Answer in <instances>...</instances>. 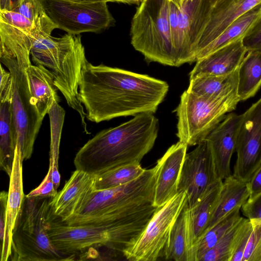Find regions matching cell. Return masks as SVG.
I'll list each match as a JSON object with an SVG mask.
<instances>
[{"label":"cell","instance_id":"obj_1","mask_svg":"<svg viewBox=\"0 0 261 261\" xmlns=\"http://www.w3.org/2000/svg\"><path fill=\"white\" fill-rule=\"evenodd\" d=\"M169 88L166 82L146 74L88 62L82 71L79 99L86 110V118L99 123L154 113Z\"/></svg>","mask_w":261,"mask_h":261},{"label":"cell","instance_id":"obj_2","mask_svg":"<svg viewBox=\"0 0 261 261\" xmlns=\"http://www.w3.org/2000/svg\"><path fill=\"white\" fill-rule=\"evenodd\" d=\"M155 166L120 186L86 195L71 216L63 223L69 226L106 224L135 231L147 223L154 211Z\"/></svg>","mask_w":261,"mask_h":261},{"label":"cell","instance_id":"obj_3","mask_svg":"<svg viewBox=\"0 0 261 261\" xmlns=\"http://www.w3.org/2000/svg\"><path fill=\"white\" fill-rule=\"evenodd\" d=\"M159 120L151 113L135 115L119 125L103 129L76 153V169L92 175L124 165L140 164L152 148Z\"/></svg>","mask_w":261,"mask_h":261},{"label":"cell","instance_id":"obj_4","mask_svg":"<svg viewBox=\"0 0 261 261\" xmlns=\"http://www.w3.org/2000/svg\"><path fill=\"white\" fill-rule=\"evenodd\" d=\"M0 60L12 79V110L17 134V147L23 161L29 159L43 118L33 104L27 67L32 64V36L6 23L0 25Z\"/></svg>","mask_w":261,"mask_h":261},{"label":"cell","instance_id":"obj_5","mask_svg":"<svg viewBox=\"0 0 261 261\" xmlns=\"http://www.w3.org/2000/svg\"><path fill=\"white\" fill-rule=\"evenodd\" d=\"M30 54L35 65L53 73L55 84L68 105L80 115L85 130L86 113L79 99L82 71L88 62L80 35L66 34L60 38L43 33L32 39Z\"/></svg>","mask_w":261,"mask_h":261},{"label":"cell","instance_id":"obj_6","mask_svg":"<svg viewBox=\"0 0 261 261\" xmlns=\"http://www.w3.org/2000/svg\"><path fill=\"white\" fill-rule=\"evenodd\" d=\"M51 198L25 195L13 231L11 260H68L54 246L48 233L56 217Z\"/></svg>","mask_w":261,"mask_h":261},{"label":"cell","instance_id":"obj_7","mask_svg":"<svg viewBox=\"0 0 261 261\" xmlns=\"http://www.w3.org/2000/svg\"><path fill=\"white\" fill-rule=\"evenodd\" d=\"M130 35L132 46L147 62L177 67L168 0H142L132 19Z\"/></svg>","mask_w":261,"mask_h":261},{"label":"cell","instance_id":"obj_8","mask_svg":"<svg viewBox=\"0 0 261 261\" xmlns=\"http://www.w3.org/2000/svg\"><path fill=\"white\" fill-rule=\"evenodd\" d=\"M240 99L238 95L214 99L196 95L187 90L180 96L175 110L177 117L176 136L188 146L197 145L234 110Z\"/></svg>","mask_w":261,"mask_h":261},{"label":"cell","instance_id":"obj_9","mask_svg":"<svg viewBox=\"0 0 261 261\" xmlns=\"http://www.w3.org/2000/svg\"><path fill=\"white\" fill-rule=\"evenodd\" d=\"M43 8L60 29L72 35L98 33L111 27L115 19L105 2L41 0Z\"/></svg>","mask_w":261,"mask_h":261},{"label":"cell","instance_id":"obj_10","mask_svg":"<svg viewBox=\"0 0 261 261\" xmlns=\"http://www.w3.org/2000/svg\"><path fill=\"white\" fill-rule=\"evenodd\" d=\"M188 201L179 192L156 210L144 231L123 255L132 261H154L165 256L173 226Z\"/></svg>","mask_w":261,"mask_h":261},{"label":"cell","instance_id":"obj_11","mask_svg":"<svg viewBox=\"0 0 261 261\" xmlns=\"http://www.w3.org/2000/svg\"><path fill=\"white\" fill-rule=\"evenodd\" d=\"M242 114L235 151L237 158L232 175L248 182L261 165V97Z\"/></svg>","mask_w":261,"mask_h":261},{"label":"cell","instance_id":"obj_12","mask_svg":"<svg viewBox=\"0 0 261 261\" xmlns=\"http://www.w3.org/2000/svg\"><path fill=\"white\" fill-rule=\"evenodd\" d=\"M220 179L210 145L205 139L186 154L179 177L178 193L186 192L189 205L192 207Z\"/></svg>","mask_w":261,"mask_h":261},{"label":"cell","instance_id":"obj_13","mask_svg":"<svg viewBox=\"0 0 261 261\" xmlns=\"http://www.w3.org/2000/svg\"><path fill=\"white\" fill-rule=\"evenodd\" d=\"M211 7L210 0H193L179 9L177 51L180 65L196 62L198 38Z\"/></svg>","mask_w":261,"mask_h":261},{"label":"cell","instance_id":"obj_14","mask_svg":"<svg viewBox=\"0 0 261 261\" xmlns=\"http://www.w3.org/2000/svg\"><path fill=\"white\" fill-rule=\"evenodd\" d=\"M188 145L181 141L171 146L157 161L153 204L164 205L178 193V186Z\"/></svg>","mask_w":261,"mask_h":261},{"label":"cell","instance_id":"obj_15","mask_svg":"<svg viewBox=\"0 0 261 261\" xmlns=\"http://www.w3.org/2000/svg\"><path fill=\"white\" fill-rule=\"evenodd\" d=\"M243 114L230 112L208 135L210 145L219 177L222 180L230 176V161L236 151L238 130Z\"/></svg>","mask_w":261,"mask_h":261},{"label":"cell","instance_id":"obj_16","mask_svg":"<svg viewBox=\"0 0 261 261\" xmlns=\"http://www.w3.org/2000/svg\"><path fill=\"white\" fill-rule=\"evenodd\" d=\"M260 3L261 0H223L212 6L198 38L196 56L235 20Z\"/></svg>","mask_w":261,"mask_h":261},{"label":"cell","instance_id":"obj_17","mask_svg":"<svg viewBox=\"0 0 261 261\" xmlns=\"http://www.w3.org/2000/svg\"><path fill=\"white\" fill-rule=\"evenodd\" d=\"M22 162L21 151L16 147L12 169L9 176L5 235L1 245V261L11 259L13 231L25 197L23 190Z\"/></svg>","mask_w":261,"mask_h":261},{"label":"cell","instance_id":"obj_18","mask_svg":"<svg viewBox=\"0 0 261 261\" xmlns=\"http://www.w3.org/2000/svg\"><path fill=\"white\" fill-rule=\"evenodd\" d=\"M247 51L243 39L230 43L197 61L189 80L201 76L228 74L239 68Z\"/></svg>","mask_w":261,"mask_h":261},{"label":"cell","instance_id":"obj_19","mask_svg":"<svg viewBox=\"0 0 261 261\" xmlns=\"http://www.w3.org/2000/svg\"><path fill=\"white\" fill-rule=\"evenodd\" d=\"M94 184V175L76 169L62 189L51 198L54 214L62 221L71 216L82 199L95 190Z\"/></svg>","mask_w":261,"mask_h":261},{"label":"cell","instance_id":"obj_20","mask_svg":"<svg viewBox=\"0 0 261 261\" xmlns=\"http://www.w3.org/2000/svg\"><path fill=\"white\" fill-rule=\"evenodd\" d=\"M164 258L175 261H196L195 240L188 200L173 226Z\"/></svg>","mask_w":261,"mask_h":261},{"label":"cell","instance_id":"obj_21","mask_svg":"<svg viewBox=\"0 0 261 261\" xmlns=\"http://www.w3.org/2000/svg\"><path fill=\"white\" fill-rule=\"evenodd\" d=\"M32 101L41 117L60 102L52 72L41 65L31 64L26 68Z\"/></svg>","mask_w":261,"mask_h":261},{"label":"cell","instance_id":"obj_22","mask_svg":"<svg viewBox=\"0 0 261 261\" xmlns=\"http://www.w3.org/2000/svg\"><path fill=\"white\" fill-rule=\"evenodd\" d=\"M249 195L247 182L238 179L232 175L224 179L211 219L202 236L228 213L238 206H242Z\"/></svg>","mask_w":261,"mask_h":261},{"label":"cell","instance_id":"obj_23","mask_svg":"<svg viewBox=\"0 0 261 261\" xmlns=\"http://www.w3.org/2000/svg\"><path fill=\"white\" fill-rule=\"evenodd\" d=\"M261 18V3L232 22L196 56V62L224 46L243 38Z\"/></svg>","mask_w":261,"mask_h":261},{"label":"cell","instance_id":"obj_24","mask_svg":"<svg viewBox=\"0 0 261 261\" xmlns=\"http://www.w3.org/2000/svg\"><path fill=\"white\" fill-rule=\"evenodd\" d=\"M238 69L225 75L201 76L190 80L187 90L200 96L220 99L238 95Z\"/></svg>","mask_w":261,"mask_h":261},{"label":"cell","instance_id":"obj_25","mask_svg":"<svg viewBox=\"0 0 261 261\" xmlns=\"http://www.w3.org/2000/svg\"><path fill=\"white\" fill-rule=\"evenodd\" d=\"M0 168L10 176L17 144L11 102L0 103Z\"/></svg>","mask_w":261,"mask_h":261},{"label":"cell","instance_id":"obj_26","mask_svg":"<svg viewBox=\"0 0 261 261\" xmlns=\"http://www.w3.org/2000/svg\"><path fill=\"white\" fill-rule=\"evenodd\" d=\"M261 87V51L247 52L238 68L240 101L253 97Z\"/></svg>","mask_w":261,"mask_h":261},{"label":"cell","instance_id":"obj_27","mask_svg":"<svg viewBox=\"0 0 261 261\" xmlns=\"http://www.w3.org/2000/svg\"><path fill=\"white\" fill-rule=\"evenodd\" d=\"M222 182L223 180L221 179L216 182L204 193L193 206L190 207L195 246L197 241L203 234L211 219L221 190Z\"/></svg>","mask_w":261,"mask_h":261},{"label":"cell","instance_id":"obj_28","mask_svg":"<svg viewBox=\"0 0 261 261\" xmlns=\"http://www.w3.org/2000/svg\"><path fill=\"white\" fill-rule=\"evenodd\" d=\"M241 207L238 206L228 213L197 241L195 246L196 261H200L225 233L242 219Z\"/></svg>","mask_w":261,"mask_h":261},{"label":"cell","instance_id":"obj_29","mask_svg":"<svg viewBox=\"0 0 261 261\" xmlns=\"http://www.w3.org/2000/svg\"><path fill=\"white\" fill-rule=\"evenodd\" d=\"M144 170L140 163L132 164L95 174V190H103L125 185L138 178Z\"/></svg>","mask_w":261,"mask_h":261},{"label":"cell","instance_id":"obj_30","mask_svg":"<svg viewBox=\"0 0 261 261\" xmlns=\"http://www.w3.org/2000/svg\"><path fill=\"white\" fill-rule=\"evenodd\" d=\"M245 218L242 219L209 250L200 261H231Z\"/></svg>","mask_w":261,"mask_h":261},{"label":"cell","instance_id":"obj_31","mask_svg":"<svg viewBox=\"0 0 261 261\" xmlns=\"http://www.w3.org/2000/svg\"><path fill=\"white\" fill-rule=\"evenodd\" d=\"M248 240L242 261H261V222L254 221Z\"/></svg>","mask_w":261,"mask_h":261},{"label":"cell","instance_id":"obj_32","mask_svg":"<svg viewBox=\"0 0 261 261\" xmlns=\"http://www.w3.org/2000/svg\"><path fill=\"white\" fill-rule=\"evenodd\" d=\"M11 10L20 13L33 22L45 13L41 0H20Z\"/></svg>","mask_w":261,"mask_h":261},{"label":"cell","instance_id":"obj_33","mask_svg":"<svg viewBox=\"0 0 261 261\" xmlns=\"http://www.w3.org/2000/svg\"><path fill=\"white\" fill-rule=\"evenodd\" d=\"M0 20L26 32L31 31L36 24V22L12 10L0 11Z\"/></svg>","mask_w":261,"mask_h":261},{"label":"cell","instance_id":"obj_34","mask_svg":"<svg viewBox=\"0 0 261 261\" xmlns=\"http://www.w3.org/2000/svg\"><path fill=\"white\" fill-rule=\"evenodd\" d=\"M57 193V189L51 178L50 169L48 168L47 173L39 186L25 196L28 197L53 198Z\"/></svg>","mask_w":261,"mask_h":261},{"label":"cell","instance_id":"obj_35","mask_svg":"<svg viewBox=\"0 0 261 261\" xmlns=\"http://www.w3.org/2000/svg\"><path fill=\"white\" fill-rule=\"evenodd\" d=\"M243 43L247 52L261 51V18L243 38Z\"/></svg>","mask_w":261,"mask_h":261},{"label":"cell","instance_id":"obj_36","mask_svg":"<svg viewBox=\"0 0 261 261\" xmlns=\"http://www.w3.org/2000/svg\"><path fill=\"white\" fill-rule=\"evenodd\" d=\"M12 95V79L11 73L1 65L0 101L1 103L11 102Z\"/></svg>","mask_w":261,"mask_h":261},{"label":"cell","instance_id":"obj_37","mask_svg":"<svg viewBox=\"0 0 261 261\" xmlns=\"http://www.w3.org/2000/svg\"><path fill=\"white\" fill-rule=\"evenodd\" d=\"M241 210L246 218L252 221L261 222V195L252 201H246Z\"/></svg>","mask_w":261,"mask_h":261},{"label":"cell","instance_id":"obj_38","mask_svg":"<svg viewBox=\"0 0 261 261\" xmlns=\"http://www.w3.org/2000/svg\"><path fill=\"white\" fill-rule=\"evenodd\" d=\"M250 195L247 201L251 202L261 195V165L247 182Z\"/></svg>","mask_w":261,"mask_h":261},{"label":"cell","instance_id":"obj_39","mask_svg":"<svg viewBox=\"0 0 261 261\" xmlns=\"http://www.w3.org/2000/svg\"><path fill=\"white\" fill-rule=\"evenodd\" d=\"M8 198V192L2 191L0 195L1 203V218H0V238L1 243L3 242L6 226V215L7 209V202Z\"/></svg>","mask_w":261,"mask_h":261},{"label":"cell","instance_id":"obj_40","mask_svg":"<svg viewBox=\"0 0 261 261\" xmlns=\"http://www.w3.org/2000/svg\"><path fill=\"white\" fill-rule=\"evenodd\" d=\"M11 10V0H0V11Z\"/></svg>","mask_w":261,"mask_h":261},{"label":"cell","instance_id":"obj_41","mask_svg":"<svg viewBox=\"0 0 261 261\" xmlns=\"http://www.w3.org/2000/svg\"><path fill=\"white\" fill-rule=\"evenodd\" d=\"M175 5L180 9L181 8L187 5L188 3L193 0H169Z\"/></svg>","mask_w":261,"mask_h":261},{"label":"cell","instance_id":"obj_42","mask_svg":"<svg viewBox=\"0 0 261 261\" xmlns=\"http://www.w3.org/2000/svg\"><path fill=\"white\" fill-rule=\"evenodd\" d=\"M85 2H116L126 4L125 0H76Z\"/></svg>","mask_w":261,"mask_h":261},{"label":"cell","instance_id":"obj_43","mask_svg":"<svg viewBox=\"0 0 261 261\" xmlns=\"http://www.w3.org/2000/svg\"><path fill=\"white\" fill-rule=\"evenodd\" d=\"M126 4H137L140 3L142 0H125Z\"/></svg>","mask_w":261,"mask_h":261},{"label":"cell","instance_id":"obj_44","mask_svg":"<svg viewBox=\"0 0 261 261\" xmlns=\"http://www.w3.org/2000/svg\"><path fill=\"white\" fill-rule=\"evenodd\" d=\"M20 1V0H11V10L17 5Z\"/></svg>","mask_w":261,"mask_h":261},{"label":"cell","instance_id":"obj_45","mask_svg":"<svg viewBox=\"0 0 261 261\" xmlns=\"http://www.w3.org/2000/svg\"><path fill=\"white\" fill-rule=\"evenodd\" d=\"M223 0H210L211 3L212 4V6H214L217 4L219 3L220 2L222 1Z\"/></svg>","mask_w":261,"mask_h":261}]
</instances>
